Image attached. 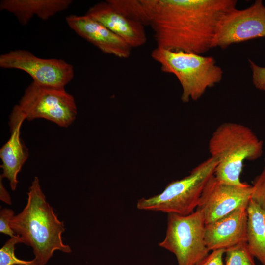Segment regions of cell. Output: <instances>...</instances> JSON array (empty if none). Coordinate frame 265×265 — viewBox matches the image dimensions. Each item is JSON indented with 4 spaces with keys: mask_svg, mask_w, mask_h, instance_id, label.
Here are the masks:
<instances>
[{
    "mask_svg": "<svg viewBox=\"0 0 265 265\" xmlns=\"http://www.w3.org/2000/svg\"><path fill=\"white\" fill-rule=\"evenodd\" d=\"M157 47L200 54L212 48L218 23L236 0H140Z\"/></svg>",
    "mask_w": 265,
    "mask_h": 265,
    "instance_id": "cell-1",
    "label": "cell"
},
{
    "mask_svg": "<svg viewBox=\"0 0 265 265\" xmlns=\"http://www.w3.org/2000/svg\"><path fill=\"white\" fill-rule=\"evenodd\" d=\"M27 196L26 206L11 220L10 226L22 243L32 248L37 264L46 265L55 251L71 252L62 240L64 222L47 201L38 177L32 181Z\"/></svg>",
    "mask_w": 265,
    "mask_h": 265,
    "instance_id": "cell-2",
    "label": "cell"
},
{
    "mask_svg": "<svg viewBox=\"0 0 265 265\" xmlns=\"http://www.w3.org/2000/svg\"><path fill=\"white\" fill-rule=\"evenodd\" d=\"M264 144L251 129L243 124L224 122L212 133L209 153L217 162L214 176L220 182L243 186L240 174L245 160H255L263 153Z\"/></svg>",
    "mask_w": 265,
    "mask_h": 265,
    "instance_id": "cell-3",
    "label": "cell"
},
{
    "mask_svg": "<svg viewBox=\"0 0 265 265\" xmlns=\"http://www.w3.org/2000/svg\"><path fill=\"white\" fill-rule=\"evenodd\" d=\"M152 58L160 65L162 72L174 75L182 88L181 100L184 103L196 101L206 90L219 83L223 71L213 57L173 51L156 47Z\"/></svg>",
    "mask_w": 265,
    "mask_h": 265,
    "instance_id": "cell-4",
    "label": "cell"
},
{
    "mask_svg": "<svg viewBox=\"0 0 265 265\" xmlns=\"http://www.w3.org/2000/svg\"><path fill=\"white\" fill-rule=\"evenodd\" d=\"M217 164L209 157L194 168L189 175L168 184L160 193L139 199L137 208L182 215L193 213L206 185L214 175Z\"/></svg>",
    "mask_w": 265,
    "mask_h": 265,
    "instance_id": "cell-5",
    "label": "cell"
},
{
    "mask_svg": "<svg viewBox=\"0 0 265 265\" xmlns=\"http://www.w3.org/2000/svg\"><path fill=\"white\" fill-rule=\"evenodd\" d=\"M77 114L74 98L65 88L44 87L32 82L10 115V131L21 121L43 118L60 127L73 123Z\"/></svg>",
    "mask_w": 265,
    "mask_h": 265,
    "instance_id": "cell-6",
    "label": "cell"
},
{
    "mask_svg": "<svg viewBox=\"0 0 265 265\" xmlns=\"http://www.w3.org/2000/svg\"><path fill=\"white\" fill-rule=\"evenodd\" d=\"M205 224L201 213L168 214L165 238L159 246L173 253L178 265H195L209 253L204 239Z\"/></svg>",
    "mask_w": 265,
    "mask_h": 265,
    "instance_id": "cell-7",
    "label": "cell"
},
{
    "mask_svg": "<svg viewBox=\"0 0 265 265\" xmlns=\"http://www.w3.org/2000/svg\"><path fill=\"white\" fill-rule=\"evenodd\" d=\"M0 66L23 70L31 77L33 82L47 87L65 88L74 76L73 66L65 61L39 58L22 49L1 54Z\"/></svg>",
    "mask_w": 265,
    "mask_h": 265,
    "instance_id": "cell-8",
    "label": "cell"
},
{
    "mask_svg": "<svg viewBox=\"0 0 265 265\" xmlns=\"http://www.w3.org/2000/svg\"><path fill=\"white\" fill-rule=\"evenodd\" d=\"M265 37V6L256 0L244 9L234 7L220 18L212 44V48L226 49L230 45Z\"/></svg>",
    "mask_w": 265,
    "mask_h": 265,
    "instance_id": "cell-9",
    "label": "cell"
},
{
    "mask_svg": "<svg viewBox=\"0 0 265 265\" xmlns=\"http://www.w3.org/2000/svg\"><path fill=\"white\" fill-rule=\"evenodd\" d=\"M252 192V186L231 185L212 176L206 185L196 209L203 216L205 224L214 222L237 208L248 204Z\"/></svg>",
    "mask_w": 265,
    "mask_h": 265,
    "instance_id": "cell-10",
    "label": "cell"
},
{
    "mask_svg": "<svg viewBox=\"0 0 265 265\" xmlns=\"http://www.w3.org/2000/svg\"><path fill=\"white\" fill-rule=\"evenodd\" d=\"M68 26L78 35L105 53L127 58L132 48L124 39L90 16L71 15L66 17Z\"/></svg>",
    "mask_w": 265,
    "mask_h": 265,
    "instance_id": "cell-11",
    "label": "cell"
},
{
    "mask_svg": "<svg viewBox=\"0 0 265 265\" xmlns=\"http://www.w3.org/2000/svg\"><path fill=\"white\" fill-rule=\"evenodd\" d=\"M247 205H243L224 217L205 224L204 239L209 251L226 249L247 242Z\"/></svg>",
    "mask_w": 265,
    "mask_h": 265,
    "instance_id": "cell-12",
    "label": "cell"
},
{
    "mask_svg": "<svg viewBox=\"0 0 265 265\" xmlns=\"http://www.w3.org/2000/svg\"><path fill=\"white\" fill-rule=\"evenodd\" d=\"M86 14L102 24L132 48L147 42L145 26L110 3L108 0L90 7Z\"/></svg>",
    "mask_w": 265,
    "mask_h": 265,
    "instance_id": "cell-13",
    "label": "cell"
},
{
    "mask_svg": "<svg viewBox=\"0 0 265 265\" xmlns=\"http://www.w3.org/2000/svg\"><path fill=\"white\" fill-rule=\"evenodd\" d=\"M72 0H2L0 10L13 14L22 25H26L36 15L46 20L67 9Z\"/></svg>",
    "mask_w": 265,
    "mask_h": 265,
    "instance_id": "cell-14",
    "label": "cell"
},
{
    "mask_svg": "<svg viewBox=\"0 0 265 265\" xmlns=\"http://www.w3.org/2000/svg\"><path fill=\"white\" fill-rule=\"evenodd\" d=\"M23 121L10 131V137L0 150V157L2 164L3 178H6L9 182L11 189H16L19 183L17 177L23 165L27 160L29 152L20 137V129Z\"/></svg>",
    "mask_w": 265,
    "mask_h": 265,
    "instance_id": "cell-15",
    "label": "cell"
},
{
    "mask_svg": "<svg viewBox=\"0 0 265 265\" xmlns=\"http://www.w3.org/2000/svg\"><path fill=\"white\" fill-rule=\"evenodd\" d=\"M247 212V245L254 258L265 265V210L250 199Z\"/></svg>",
    "mask_w": 265,
    "mask_h": 265,
    "instance_id": "cell-16",
    "label": "cell"
},
{
    "mask_svg": "<svg viewBox=\"0 0 265 265\" xmlns=\"http://www.w3.org/2000/svg\"><path fill=\"white\" fill-rule=\"evenodd\" d=\"M224 265H256L247 242H242L225 249Z\"/></svg>",
    "mask_w": 265,
    "mask_h": 265,
    "instance_id": "cell-17",
    "label": "cell"
},
{
    "mask_svg": "<svg viewBox=\"0 0 265 265\" xmlns=\"http://www.w3.org/2000/svg\"><path fill=\"white\" fill-rule=\"evenodd\" d=\"M108 0L131 18L141 23L145 26H149L148 18L140 0Z\"/></svg>",
    "mask_w": 265,
    "mask_h": 265,
    "instance_id": "cell-18",
    "label": "cell"
},
{
    "mask_svg": "<svg viewBox=\"0 0 265 265\" xmlns=\"http://www.w3.org/2000/svg\"><path fill=\"white\" fill-rule=\"evenodd\" d=\"M22 243L17 236L10 238L0 249V265H38L34 259L24 260L17 258L15 254V245Z\"/></svg>",
    "mask_w": 265,
    "mask_h": 265,
    "instance_id": "cell-19",
    "label": "cell"
},
{
    "mask_svg": "<svg viewBox=\"0 0 265 265\" xmlns=\"http://www.w3.org/2000/svg\"><path fill=\"white\" fill-rule=\"evenodd\" d=\"M251 199L265 210V159L261 172L253 181Z\"/></svg>",
    "mask_w": 265,
    "mask_h": 265,
    "instance_id": "cell-20",
    "label": "cell"
},
{
    "mask_svg": "<svg viewBox=\"0 0 265 265\" xmlns=\"http://www.w3.org/2000/svg\"><path fill=\"white\" fill-rule=\"evenodd\" d=\"M15 215L14 211L9 208L2 209L0 212V232L10 238L17 236L10 226V221Z\"/></svg>",
    "mask_w": 265,
    "mask_h": 265,
    "instance_id": "cell-21",
    "label": "cell"
},
{
    "mask_svg": "<svg viewBox=\"0 0 265 265\" xmlns=\"http://www.w3.org/2000/svg\"><path fill=\"white\" fill-rule=\"evenodd\" d=\"M250 66L252 72V82L258 90L265 91V67L257 65L249 59Z\"/></svg>",
    "mask_w": 265,
    "mask_h": 265,
    "instance_id": "cell-22",
    "label": "cell"
},
{
    "mask_svg": "<svg viewBox=\"0 0 265 265\" xmlns=\"http://www.w3.org/2000/svg\"><path fill=\"white\" fill-rule=\"evenodd\" d=\"M225 249H221L212 251L206 257L195 265H224L223 256Z\"/></svg>",
    "mask_w": 265,
    "mask_h": 265,
    "instance_id": "cell-23",
    "label": "cell"
},
{
    "mask_svg": "<svg viewBox=\"0 0 265 265\" xmlns=\"http://www.w3.org/2000/svg\"><path fill=\"white\" fill-rule=\"evenodd\" d=\"M3 177L0 176V199L8 205H11L12 201L10 196L4 187L2 183Z\"/></svg>",
    "mask_w": 265,
    "mask_h": 265,
    "instance_id": "cell-24",
    "label": "cell"
}]
</instances>
